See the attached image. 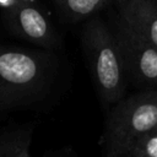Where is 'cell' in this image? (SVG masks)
I'll return each mask as SVG.
<instances>
[{"label": "cell", "mask_w": 157, "mask_h": 157, "mask_svg": "<svg viewBox=\"0 0 157 157\" xmlns=\"http://www.w3.org/2000/svg\"><path fill=\"white\" fill-rule=\"evenodd\" d=\"M33 128H16L0 135V157H29Z\"/></svg>", "instance_id": "cell-7"}, {"label": "cell", "mask_w": 157, "mask_h": 157, "mask_svg": "<svg viewBox=\"0 0 157 157\" xmlns=\"http://www.w3.org/2000/svg\"><path fill=\"white\" fill-rule=\"evenodd\" d=\"M157 128V87L124 96L108 107L99 145L107 157H125L130 146Z\"/></svg>", "instance_id": "cell-2"}, {"label": "cell", "mask_w": 157, "mask_h": 157, "mask_svg": "<svg viewBox=\"0 0 157 157\" xmlns=\"http://www.w3.org/2000/svg\"><path fill=\"white\" fill-rule=\"evenodd\" d=\"M114 36L126 78L145 88L157 87V47L134 32L121 20Z\"/></svg>", "instance_id": "cell-4"}, {"label": "cell", "mask_w": 157, "mask_h": 157, "mask_svg": "<svg viewBox=\"0 0 157 157\" xmlns=\"http://www.w3.org/2000/svg\"><path fill=\"white\" fill-rule=\"evenodd\" d=\"M115 1H117V4H120V2H123L124 0H115Z\"/></svg>", "instance_id": "cell-11"}, {"label": "cell", "mask_w": 157, "mask_h": 157, "mask_svg": "<svg viewBox=\"0 0 157 157\" xmlns=\"http://www.w3.org/2000/svg\"><path fill=\"white\" fill-rule=\"evenodd\" d=\"M58 12L71 22L92 18L102 11L110 0H52Z\"/></svg>", "instance_id": "cell-8"}, {"label": "cell", "mask_w": 157, "mask_h": 157, "mask_svg": "<svg viewBox=\"0 0 157 157\" xmlns=\"http://www.w3.org/2000/svg\"><path fill=\"white\" fill-rule=\"evenodd\" d=\"M118 6L120 20L139 36L157 47V1L124 0Z\"/></svg>", "instance_id": "cell-6"}, {"label": "cell", "mask_w": 157, "mask_h": 157, "mask_svg": "<svg viewBox=\"0 0 157 157\" xmlns=\"http://www.w3.org/2000/svg\"><path fill=\"white\" fill-rule=\"evenodd\" d=\"M125 157H157V128L134 142Z\"/></svg>", "instance_id": "cell-9"}, {"label": "cell", "mask_w": 157, "mask_h": 157, "mask_svg": "<svg viewBox=\"0 0 157 157\" xmlns=\"http://www.w3.org/2000/svg\"><path fill=\"white\" fill-rule=\"evenodd\" d=\"M55 74L56 60L52 54L0 45V113L44 98Z\"/></svg>", "instance_id": "cell-1"}, {"label": "cell", "mask_w": 157, "mask_h": 157, "mask_svg": "<svg viewBox=\"0 0 157 157\" xmlns=\"http://www.w3.org/2000/svg\"><path fill=\"white\" fill-rule=\"evenodd\" d=\"M18 1L20 0H0V9H2L5 12V11L10 10L11 7H13L15 5H17Z\"/></svg>", "instance_id": "cell-10"}, {"label": "cell", "mask_w": 157, "mask_h": 157, "mask_svg": "<svg viewBox=\"0 0 157 157\" xmlns=\"http://www.w3.org/2000/svg\"><path fill=\"white\" fill-rule=\"evenodd\" d=\"M82 47L99 101L109 107L126 92V75L114 32L101 18H92L83 28Z\"/></svg>", "instance_id": "cell-3"}, {"label": "cell", "mask_w": 157, "mask_h": 157, "mask_svg": "<svg viewBox=\"0 0 157 157\" xmlns=\"http://www.w3.org/2000/svg\"><path fill=\"white\" fill-rule=\"evenodd\" d=\"M5 20L10 29L25 40L45 49L60 45L61 39L55 27L32 0H20L17 5L5 11Z\"/></svg>", "instance_id": "cell-5"}]
</instances>
